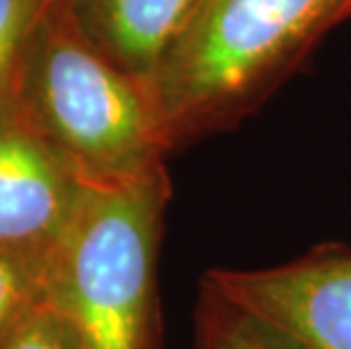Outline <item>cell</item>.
Segmentation results:
<instances>
[{"label": "cell", "instance_id": "277c9868", "mask_svg": "<svg viewBox=\"0 0 351 349\" xmlns=\"http://www.w3.org/2000/svg\"><path fill=\"white\" fill-rule=\"evenodd\" d=\"M202 288L276 349H351V248L322 245L270 268H211Z\"/></svg>", "mask_w": 351, "mask_h": 349}, {"label": "cell", "instance_id": "8992f818", "mask_svg": "<svg viewBox=\"0 0 351 349\" xmlns=\"http://www.w3.org/2000/svg\"><path fill=\"white\" fill-rule=\"evenodd\" d=\"M84 39L150 88L199 0H62Z\"/></svg>", "mask_w": 351, "mask_h": 349}, {"label": "cell", "instance_id": "9c48e42d", "mask_svg": "<svg viewBox=\"0 0 351 349\" xmlns=\"http://www.w3.org/2000/svg\"><path fill=\"white\" fill-rule=\"evenodd\" d=\"M48 3L50 0H0V95L12 88L25 43Z\"/></svg>", "mask_w": 351, "mask_h": 349}, {"label": "cell", "instance_id": "8fae6325", "mask_svg": "<svg viewBox=\"0 0 351 349\" xmlns=\"http://www.w3.org/2000/svg\"><path fill=\"white\" fill-rule=\"evenodd\" d=\"M351 16V0H345V7H342V12H340V21H345Z\"/></svg>", "mask_w": 351, "mask_h": 349}, {"label": "cell", "instance_id": "52a82bcc", "mask_svg": "<svg viewBox=\"0 0 351 349\" xmlns=\"http://www.w3.org/2000/svg\"><path fill=\"white\" fill-rule=\"evenodd\" d=\"M48 256L0 245V343L48 304Z\"/></svg>", "mask_w": 351, "mask_h": 349}, {"label": "cell", "instance_id": "6da1fadb", "mask_svg": "<svg viewBox=\"0 0 351 349\" xmlns=\"http://www.w3.org/2000/svg\"><path fill=\"white\" fill-rule=\"evenodd\" d=\"M10 93L88 186H118L166 166L150 88L91 46L62 0L36 21Z\"/></svg>", "mask_w": 351, "mask_h": 349}, {"label": "cell", "instance_id": "ba28073f", "mask_svg": "<svg viewBox=\"0 0 351 349\" xmlns=\"http://www.w3.org/2000/svg\"><path fill=\"white\" fill-rule=\"evenodd\" d=\"M193 349H276L247 317L204 288L195 306Z\"/></svg>", "mask_w": 351, "mask_h": 349}, {"label": "cell", "instance_id": "30bf717a", "mask_svg": "<svg viewBox=\"0 0 351 349\" xmlns=\"http://www.w3.org/2000/svg\"><path fill=\"white\" fill-rule=\"evenodd\" d=\"M0 349H80L69 324L62 315L46 304L32 317L19 326L12 336H7Z\"/></svg>", "mask_w": 351, "mask_h": 349}, {"label": "cell", "instance_id": "5b68a950", "mask_svg": "<svg viewBox=\"0 0 351 349\" xmlns=\"http://www.w3.org/2000/svg\"><path fill=\"white\" fill-rule=\"evenodd\" d=\"M86 184L7 91L0 95V245L50 254Z\"/></svg>", "mask_w": 351, "mask_h": 349}, {"label": "cell", "instance_id": "3957f363", "mask_svg": "<svg viewBox=\"0 0 351 349\" xmlns=\"http://www.w3.org/2000/svg\"><path fill=\"white\" fill-rule=\"evenodd\" d=\"M168 168L118 186H84L48 256V304L80 349H163L159 245Z\"/></svg>", "mask_w": 351, "mask_h": 349}, {"label": "cell", "instance_id": "7a4b0ae2", "mask_svg": "<svg viewBox=\"0 0 351 349\" xmlns=\"http://www.w3.org/2000/svg\"><path fill=\"white\" fill-rule=\"evenodd\" d=\"M345 0H199L150 93L168 150L227 130L340 21Z\"/></svg>", "mask_w": 351, "mask_h": 349}]
</instances>
